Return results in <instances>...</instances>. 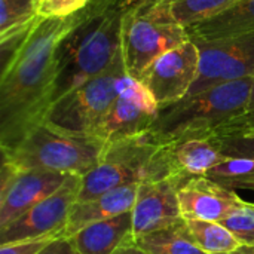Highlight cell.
<instances>
[{
    "label": "cell",
    "mask_w": 254,
    "mask_h": 254,
    "mask_svg": "<svg viewBox=\"0 0 254 254\" xmlns=\"http://www.w3.org/2000/svg\"><path fill=\"white\" fill-rule=\"evenodd\" d=\"M79 12L65 18H39L25 37L3 48L0 77V149L15 147L45 122L57 83V51L74 27Z\"/></svg>",
    "instance_id": "cell-1"
},
{
    "label": "cell",
    "mask_w": 254,
    "mask_h": 254,
    "mask_svg": "<svg viewBox=\"0 0 254 254\" xmlns=\"http://www.w3.org/2000/svg\"><path fill=\"white\" fill-rule=\"evenodd\" d=\"M124 0H91L57 51V83L52 104L107 71L122 55Z\"/></svg>",
    "instance_id": "cell-2"
},
{
    "label": "cell",
    "mask_w": 254,
    "mask_h": 254,
    "mask_svg": "<svg viewBox=\"0 0 254 254\" xmlns=\"http://www.w3.org/2000/svg\"><path fill=\"white\" fill-rule=\"evenodd\" d=\"M253 83L254 77L234 80L164 106L150 132L161 144L214 140L229 121L246 112Z\"/></svg>",
    "instance_id": "cell-3"
},
{
    "label": "cell",
    "mask_w": 254,
    "mask_h": 254,
    "mask_svg": "<svg viewBox=\"0 0 254 254\" xmlns=\"http://www.w3.org/2000/svg\"><path fill=\"white\" fill-rule=\"evenodd\" d=\"M173 176L167 144L150 131L107 143L98 165L83 177L77 202L94 199L125 185L159 180Z\"/></svg>",
    "instance_id": "cell-4"
},
{
    "label": "cell",
    "mask_w": 254,
    "mask_h": 254,
    "mask_svg": "<svg viewBox=\"0 0 254 254\" xmlns=\"http://www.w3.org/2000/svg\"><path fill=\"white\" fill-rule=\"evenodd\" d=\"M107 143L65 132L43 122L15 147L1 150V161L19 170H48L85 177L100 162Z\"/></svg>",
    "instance_id": "cell-5"
},
{
    "label": "cell",
    "mask_w": 254,
    "mask_h": 254,
    "mask_svg": "<svg viewBox=\"0 0 254 254\" xmlns=\"http://www.w3.org/2000/svg\"><path fill=\"white\" fill-rule=\"evenodd\" d=\"M127 77L121 55L107 71L54 103L45 122L65 132L92 137L94 129L122 91Z\"/></svg>",
    "instance_id": "cell-6"
},
{
    "label": "cell",
    "mask_w": 254,
    "mask_h": 254,
    "mask_svg": "<svg viewBox=\"0 0 254 254\" xmlns=\"http://www.w3.org/2000/svg\"><path fill=\"white\" fill-rule=\"evenodd\" d=\"M189 40V33L182 24L155 16L143 6L127 10L121 51L128 76L138 80L161 55Z\"/></svg>",
    "instance_id": "cell-7"
},
{
    "label": "cell",
    "mask_w": 254,
    "mask_h": 254,
    "mask_svg": "<svg viewBox=\"0 0 254 254\" xmlns=\"http://www.w3.org/2000/svg\"><path fill=\"white\" fill-rule=\"evenodd\" d=\"M193 42L199 49V71L188 97L217 85L254 77V31Z\"/></svg>",
    "instance_id": "cell-8"
},
{
    "label": "cell",
    "mask_w": 254,
    "mask_h": 254,
    "mask_svg": "<svg viewBox=\"0 0 254 254\" xmlns=\"http://www.w3.org/2000/svg\"><path fill=\"white\" fill-rule=\"evenodd\" d=\"M82 176H70L65 183L22 216L0 228V246L43 237L60 238L82 189Z\"/></svg>",
    "instance_id": "cell-9"
},
{
    "label": "cell",
    "mask_w": 254,
    "mask_h": 254,
    "mask_svg": "<svg viewBox=\"0 0 254 254\" xmlns=\"http://www.w3.org/2000/svg\"><path fill=\"white\" fill-rule=\"evenodd\" d=\"M161 106L150 91L137 79L127 77L125 85L109 112L92 132L106 143L150 131Z\"/></svg>",
    "instance_id": "cell-10"
},
{
    "label": "cell",
    "mask_w": 254,
    "mask_h": 254,
    "mask_svg": "<svg viewBox=\"0 0 254 254\" xmlns=\"http://www.w3.org/2000/svg\"><path fill=\"white\" fill-rule=\"evenodd\" d=\"M68 174L48 170H19L1 161L0 228H4L31 207L57 192Z\"/></svg>",
    "instance_id": "cell-11"
},
{
    "label": "cell",
    "mask_w": 254,
    "mask_h": 254,
    "mask_svg": "<svg viewBox=\"0 0 254 254\" xmlns=\"http://www.w3.org/2000/svg\"><path fill=\"white\" fill-rule=\"evenodd\" d=\"M199 71V49L193 40L161 55L138 79L161 107L188 97Z\"/></svg>",
    "instance_id": "cell-12"
},
{
    "label": "cell",
    "mask_w": 254,
    "mask_h": 254,
    "mask_svg": "<svg viewBox=\"0 0 254 254\" xmlns=\"http://www.w3.org/2000/svg\"><path fill=\"white\" fill-rule=\"evenodd\" d=\"M185 180V177L173 174L159 180L140 183L132 208L134 240L183 220L179 204V188Z\"/></svg>",
    "instance_id": "cell-13"
},
{
    "label": "cell",
    "mask_w": 254,
    "mask_h": 254,
    "mask_svg": "<svg viewBox=\"0 0 254 254\" xmlns=\"http://www.w3.org/2000/svg\"><path fill=\"white\" fill-rule=\"evenodd\" d=\"M243 199L235 190L207 176L186 179L179 188V204L183 219L220 222Z\"/></svg>",
    "instance_id": "cell-14"
},
{
    "label": "cell",
    "mask_w": 254,
    "mask_h": 254,
    "mask_svg": "<svg viewBox=\"0 0 254 254\" xmlns=\"http://www.w3.org/2000/svg\"><path fill=\"white\" fill-rule=\"evenodd\" d=\"M138 186L140 185L137 183L125 185L110 192H106L94 199L76 202L70 211L68 222L60 238H70L80 229L95 222L112 219L127 211H131L137 199Z\"/></svg>",
    "instance_id": "cell-15"
},
{
    "label": "cell",
    "mask_w": 254,
    "mask_h": 254,
    "mask_svg": "<svg viewBox=\"0 0 254 254\" xmlns=\"http://www.w3.org/2000/svg\"><path fill=\"white\" fill-rule=\"evenodd\" d=\"M79 254H113L134 243L132 210L112 219L95 222L68 238Z\"/></svg>",
    "instance_id": "cell-16"
},
{
    "label": "cell",
    "mask_w": 254,
    "mask_h": 254,
    "mask_svg": "<svg viewBox=\"0 0 254 254\" xmlns=\"http://www.w3.org/2000/svg\"><path fill=\"white\" fill-rule=\"evenodd\" d=\"M168 162L173 174L185 179L207 176L217 164L225 161V156L214 140L192 138L174 144H167Z\"/></svg>",
    "instance_id": "cell-17"
},
{
    "label": "cell",
    "mask_w": 254,
    "mask_h": 254,
    "mask_svg": "<svg viewBox=\"0 0 254 254\" xmlns=\"http://www.w3.org/2000/svg\"><path fill=\"white\" fill-rule=\"evenodd\" d=\"M190 40H214L254 31V0H240L219 13L186 27Z\"/></svg>",
    "instance_id": "cell-18"
},
{
    "label": "cell",
    "mask_w": 254,
    "mask_h": 254,
    "mask_svg": "<svg viewBox=\"0 0 254 254\" xmlns=\"http://www.w3.org/2000/svg\"><path fill=\"white\" fill-rule=\"evenodd\" d=\"M237 1L240 0H149L141 6L155 16L189 27Z\"/></svg>",
    "instance_id": "cell-19"
},
{
    "label": "cell",
    "mask_w": 254,
    "mask_h": 254,
    "mask_svg": "<svg viewBox=\"0 0 254 254\" xmlns=\"http://www.w3.org/2000/svg\"><path fill=\"white\" fill-rule=\"evenodd\" d=\"M134 244L152 254H207L193 241L186 220H180L168 228L143 235Z\"/></svg>",
    "instance_id": "cell-20"
},
{
    "label": "cell",
    "mask_w": 254,
    "mask_h": 254,
    "mask_svg": "<svg viewBox=\"0 0 254 254\" xmlns=\"http://www.w3.org/2000/svg\"><path fill=\"white\" fill-rule=\"evenodd\" d=\"M195 244L207 254H232L241 244L219 222L185 219Z\"/></svg>",
    "instance_id": "cell-21"
},
{
    "label": "cell",
    "mask_w": 254,
    "mask_h": 254,
    "mask_svg": "<svg viewBox=\"0 0 254 254\" xmlns=\"http://www.w3.org/2000/svg\"><path fill=\"white\" fill-rule=\"evenodd\" d=\"M39 18L37 0H0V43L28 31Z\"/></svg>",
    "instance_id": "cell-22"
},
{
    "label": "cell",
    "mask_w": 254,
    "mask_h": 254,
    "mask_svg": "<svg viewBox=\"0 0 254 254\" xmlns=\"http://www.w3.org/2000/svg\"><path fill=\"white\" fill-rule=\"evenodd\" d=\"M211 180L235 190H254V159L249 158H226L207 173Z\"/></svg>",
    "instance_id": "cell-23"
},
{
    "label": "cell",
    "mask_w": 254,
    "mask_h": 254,
    "mask_svg": "<svg viewBox=\"0 0 254 254\" xmlns=\"http://www.w3.org/2000/svg\"><path fill=\"white\" fill-rule=\"evenodd\" d=\"M219 223L235 237L241 247H254V204L243 199Z\"/></svg>",
    "instance_id": "cell-24"
},
{
    "label": "cell",
    "mask_w": 254,
    "mask_h": 254,
    "mask_svg": "<svg viewBox=\"0 0 254 254\" xmlns=\"http://www.w3.org/2000/svg\"><path fill=\"white\" fill-rule=\"evenodd\" d=\"M91 0H39L37 15L42 18L71 16L89 4Z\"/></svg>",
    "instance_id": "cell-25"
},
{
    "label": "cell",
    "mask_w": 254,
    "mask_h": 254,
    "mask_svg": "<svg viewBox=\"0 0 254 254\" xmlns=\"http://www.w3.org/2000/svg\"><path fill=\"white\" fill-rule=\"evenodd\" d=\"M214 141L225 156L254 159V137L231 135V137L216 138Z\"/></svg>",
    "instance_id": "cell-26"
},
{
    "label": "cell",
    "mask_w": 254,
    "mask_h": 254,
    "mask_svg": "<svg viewBox=\"0 0 254 254\" xmlns=\"http://www.w3.org/2000/svg\"><path fill=\"white\" fill-rule=\"evenodd\" d=\"M55 238L57 237H43V238H37V240L1 244L0 246V254H39Z\"/></svg>",
    "instance_id": "cell-27"
},
{
    "label": "cell",
    "mask_w": 254,
    "mask_h": 254,
    "mask_svg": "<svg viewBox=\"0 0 254 254\" xmlns=\"http://www.w3.org/2000/svg\"><path fill=\"white\" fill-rule=\"evenodd\" d=\"M254 128V110L253 112H246L232 121H229L217 134L216 138H223V137H231V135H240L246 132L247 129ZM214 138V140H216Z\"/></svg>",
    "instance_id": "cell-28"
},
{
    "label": "cell",
    "mask_w": 254,
    "mask_h": 254,
    "mask_svg": "<svg viewBox=\"0 0 254 254\" xmlns=\"http://www.w3.org/2000/svg\"><path fill=\"white\" fill-rule=\"evenodd\" d=\"M39 254H79L68 238H55Z\"/></svg>",
    "instance_id": "cell-29"
},
{
    "label": "cell",
    "mask_w": 254,
    "mask_h": 254,
    "mask_svg": "<svg viewBox=\"0 0 254 254\" xmlns=\"http://www.w3.org/2000/svg\"><path fill=\"white\" fill-rule=\"evenodd\" d=\"M113 254H152V253H149V252H146V250L140 249L138 246H135L134 243H131V244H128V246L121 247L119 250H116Z\"/></svg>",
    "instance_id": "cell-30"
},
{
    "label": "cell",
    "mask_w": 254,
    "mask_h": 254,
    "mask_svg": "<svg viewBox=\"0 0 254 254\" xmlns=\"http://www.w3.org/2000/svg\"><path fill=\"white\" fill-rule=\"evenodd\" d=\"M147 1L149 0H124V6H125V10H132V9H137Z\"/></svg>",
    "instance_id": "cell-31"
},
{
    "label": "cell",
    "mask_w": 254,
    "mask_h": 254,
    "mask_svg": "<svg viewBox=\"0 0 254 254\" xmlns=\"http://www.w3.org/2000/svg\"><path fill=\"white\" fill-rule=\"evenodd\" d=\"M254 110V83H253V89H252V94H250V100H249V104H247V109L246 112H253ZM244 112V113H246Z\"/></svg>",
    "instance_id": "cell-32"
},
{
    "label": "cell",
    "mask_w": 254,
    "mask_h": 254,
    "mask_svg": "<svg viewBox=\"0 0 254 254\" xmlns=\"http://www.w3.org/2000/svg\"><path fill=\"white\" fill-rule=\"evenodd\" d=\"M232 254H254V247H240L235 253Z\"/></svg>",
    "instance_id": "cell-33"
},
{
    "label": "cell",
    "mask_w": 254,
    "mask_h": 254,
    "mask_svg": "<svg viewBox=\"0 0 254 254\" xmlns=\"http://www.w3.org/2000/svg\"><path fill=\"white\" fill-rule=\"evenodd\" d=\"M240 135H249V137H254V128H252V129H247L246 132H243V134H240Z\"/></svg>",
    "instance_id": "cell-34"
},
{
    "label": "cell",
    "mask_w": 254,
    "mask_h": 254,
    "mask_svg": "<svg viewBox=\"0 0 254 254\" xmlns=\"http://www.w3.org/2000/svg\"><path fill=\"white\" fill-rule=\"evenodd\" d=\"M37 1H39V0H37Z\"/></svg>",
    "instance_id": "cell-35"
}]
</instances>
